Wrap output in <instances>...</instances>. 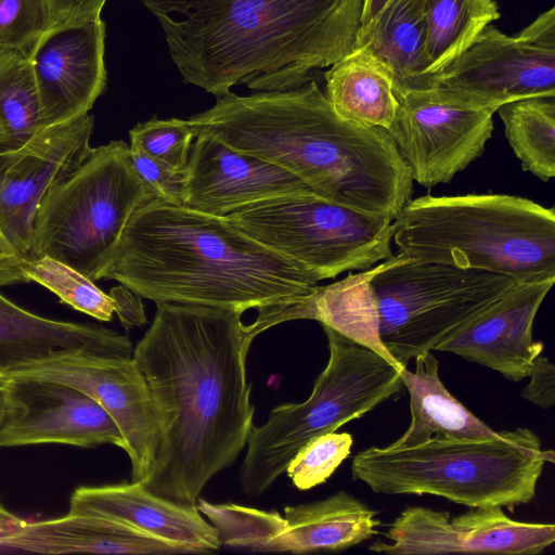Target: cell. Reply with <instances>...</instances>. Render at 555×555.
Here are the masks:
<instances>
[{
    "label": "cell",
    "mask_w": 555,
    "mask_h": 555,
    "mask_svg": "<svg viewBox=\"0 0 555 555\" xmlns=\"http://www.w3.org/2000/svg\"><path fill=\"white\" fill-rule=\"evenodd\" d=\"M132 351L153 399L158 449L141 483L196 505L207 482L231 466L254 426L246 378L250 341L241 313L159 302Z\"/></svg>",
    "instance_id": "cell-1"
},
{
    "label": "cell",
    "mask_w": 555,
    "mask_h": 555,
    "mask_svg": "<svg viewBox=\"0 0 555 555\" xmlns=\"http://www.w3.org/2000/svg\"><path fill=\"white\" fill-rule=\"evenodd\" d=\"M184 83L217 99L235 85L285 91L348 53L361 0H141Z\"/></svg>",
    "instance_id": "cell-2"
},
{
    "label": "cell",
    "mask_w": 555,
    "mask_h": 555,
    "mask_svg": "<svg viewBox=\"0 0 555 555\" xmlns=\"http://www.w3.org/2000/svg\"><path fill=\"white\" fill-rule=\"evenodd\" d=\"M104 279L155 304L241 314L296 302L318 285L307 269L256 241L227 216L158 197L133 212Z\"/></svg>",
    "instance_id": "cell-3"
},
{
    "label": "cell",
    "mask_w": 555,
    "mask_h": 555,
    "mask_svg": "<svg viewBox=\"0 0 555 555\" xmlns=\"http://www.w3.org/2000/svg\"><path fill=\"white\" fill-rule=\"evenodd\" d=\"M188 122L293 173L319 196L372 209L388 191L398 151L387 130L347 120L315 79L285 91L229 93Z\"/></svg>",
    "instance_id": "cell-4"
},
{
    "label": "cell",
    "mask_w": 555,
    "mask_h": 555,
    "mask_svg": "<svg viewBox=\"0 0 555 555\" xmlns=\"http://www.w3.org/2000/svg\"><path fill=\"white\" fill-rule=\"evenodd\" d=\"M400 253L504 274L516 283L555 279V210L509 194L424 195L393 219Z\"/></svg>",
    "instance_id": "cell-5"
},
{
    "label": "cell",
    "mask_w": 555,
    "mask_h": 555,
    "mask_svg": "<svg viewBox=\"0 0 555 555\" xmlns=\"http://www.w3.org/2000/svg\"><path fill=\"white\" fill-rule=\"evenodd\" d=\"M528 427L490 439L430 438L409 448L371 447L351 462L353 479L380 494H430L467 507L501 506L513 512L535 496L545 463Z\"/></svg>",
    "instance_id": "cell-6"
},
{
    "label": "cell",
    "mask_w": 555,
    "mask_h": 555,
    "mask_svg": "<svg viewBox=\"0 0 555 555\" xmlns=\"http://www.w3.org/2000/svg\"><path fill=\"white\" fill-rule=\"evenodd\" d=\"M328 361L301 403L274 408L261 426H253L238 473L242 490L258 496L286 469L310 439L364 416L380 403L400 396V366L377 352L322 325Z\"/></svg>",
    "instance_id": "cell-7"
},
{
    "label": "cell",
    "mask_w": 555,
    "mask_h": 555,
    "mask_svg": "<svg viewBox=\"0 0 555 555\" xmlns=\"http://www.w3.org/2000/svg\"><path fill=\"white\" fill-rule=\"evenodd\" d=\"M153 197L132 168L129 145L118 140L92 147L40 202L30 259L50 257L94 282L104 279L129 219Z\"/></svg>",
    "instance_id": "cell-8"
},
{
    "label": "cell",
    "mask_w": 555,
    "mask_h": 555,
    "mask_svg": "<svg viewBox=\"0 0 555 555\" xmlns=\"http://www.w3.org/2000/svg\"><path fill=\"white\" fill-rule=\"evenodd\" d=\"M515 283L504 274L417 260L399 251L371 281L380 339L392 359L406 366Z\"/></svg>",
    "instance_id": "cell-9"
},
{
    "label": "cell",
    "mask_w": 555,
    "mask_h": 555,
    "mask_svg": "<svg viewBox=\"0 0 555 555\" xmlns=\"http://www.w3.org/2000/svg\"><path fill=\"white\" fill-rule=\"evenodd\" d=\"M227 217L256 241L302 266L318 282L367 270L393 256L391 218L315 193L269 198Z\"/></svg>",
    "instance_id": "cell-10"
},
{
    "label": "cell",
    "mask_w": 555,
    "mask_h": 555,
    "mask_svg": "<svg viewBox=\"0 0 555 555\" xmlns=\"http://www.w3.org/2000/svg\"><path fill=\"white\" fill-rule=\"evenodd\" d=\"M444 95L476 107L555 96V8L516 36L487 25L470 47L435 77Z\"/></svg>",
    "instance_id": "cell-11"
},
{
    "label": "cell",
    "mask_w": 555,
    "mask_h": 555,
    "mask_svg": "<svg viewBox=\"0 0 555 555\" xmlns=\"http://www.w3.org/2000/svg\"><path fill=\"white\" fill-rule=\"evenodd\" d=\"M221 546L253 552L305 554L341 551L377 532L378 512L346 491L317 502L286 506L284 517L234 503L197 500Z\"/></svg>",
    "instance_id": "cell-12"
},
{
    "label": "cell",
    "mask_w": 555,
    "mask_h": 555,
    "mask_svg": "<svg viewBox=\"0 0 555 555\" xmlns=\"http://www.w3.org/2000/svg\"><path fill=\"white\" fill-rule=\"evenodd\" d=\"M397 96L400 106L387 131L413 181L426 189L448 183L482 155L495 109L464 104L435 88Z\"/></svg>",
    "instance_id": "cell-13"
},
{
    "label": "cell",
    "mask_w": 555,
    "mask_h": 555,
    "mask_svg": "<svg viewBox=\"0 0 555 555\" xmlns=\"http://www.w3.org/2000/svg\"><path fill=\"white\" fill-rule=\"evenodd\" d=\"M94 118L40 128L20 146L0 152V232L16 255H33L34 222L46 193L92 151Z\"/></svg>",
    "instance_id": "cell-14"
},
{
    "label": "cell",
    "mask_w": 555,
    "mask_h": 555,
    "mask_svg": "<svg viewBox=\"0 0 555 555\" xmlns=\"http://www.w3.org/2000/svg\"><path fill=\"white\" fill-rule=\"evenodd\" d=\"M369 550L388 555L449 553L541 554L555 541L553 524L519 521L501 506L469 507L455 517L424 506H410Z\"/></svg>",
    "instance_id": "cell-15"
},
{
    "label": "cell",
    "mask_w": 555,
    "mask_h": 555,
    "mask_svg": "<svg viewBox=\"0 0 555 555\" xmlns=\"http://www.w3.org/2000/svg\"><path fill=\"white\" fill-rule=\"evenodd\" d=\"M5 414L0 448L41 443L78 447L126 442L115 421L89 395L64 383L27 374L2 377Z\"/></svg>",
    "instance_id": "cell-16"
},
{
    "label": "cell",
    "mask_w": 555,
    "mask_h": 555,
    "mask_svg": "<svg viewBox=\"0 0 555 555\" xmlns=\"http://www.w3.org/2000/svg\"><path fill=\"white\" fill-rule=\"evenodd\" d=\"M14 374L64 383L98 401L121 431L131 462L132 481L141 482L146 478L158 449V427L149 384L132 357L73 354L40 362Z\"/></svg>",
    "instance_id": "cell-17"
},
{
    "label": "cell",
    "mask_w": 555,
    "mask_h": 555,
    "mask_svg": "<svg viewBox=\"0 0 555 555\" xmlns=\"http://www.w3.org/2000/svg\"><path fill=\"white\" fill-rule=\"evenodd\" d=\"M106 26L101 17L47 31L27 54L37 86L39 129L75 121L107 82Z\"/></svg>",
    "instance_id": "cell-18"
},
{
    "label": "cell",
    "mask_w": 555,
    "mask_h": 555,
    "mask_svg": "<svg viewBox=\"0 0 555 555\" xmlns=\"http://www.w3.org/2000/svg\"><path fill=\"white\" fill-rule=\"evenodd\" d=\"M555 279L515 283L435 348L489 367L518 383L544 350L534 340L535 315Z\"/></svg>",
    "instance_id": "cell-19"
},
{
    "label": "cell",
    "mask_w": 555,
    "mask_h": 555,
    "mask_svg": "<svg viewBox=\"0 0 555 555\" xmlns=\"http://www.w3.org/2000/svg\"><path fill=\"white\" fill-rule=\"evenodd\" d=\"M185 167L183 206L228 216L269 198L314 193L285 169L233 149L206 133L195 134Z\"/></svg>",
    "instance_id": "cell-20"
},
{
    "label": "cell",
    "mask_w": 555,
    "mask_h": 555,
    "mask_svg": "<svg viewBox=\"0 0 555 555\" xmlns=\"http://www.w3.org/2000/svg\"><path fill=\"white\" fill-rule=\"evenodd\" d=\"M68 514L122 522L177 546L184 554L221 547L216 528L202 517L196 505L159 496L138 481L77 488Z\"/></svg>",
    "instance_id": "cell-21"
},
{
    "label": "cell",
    "mask_w": 555,
    "mask_h": 555,
    "mask_svg": "<svg viewBox=\"0 0 555 555\" xmlns=\"http://www.w3.org/2000/svg\"><path fill=\"white\" fill-rule=\"evenodd\" d=\"M127 336L103 326L46 319L0 294V376L60 357L131 358Z\"/></svg>",
    "instance_id": "cell-22"
},
{
    "label": "cell",
    "mask_w": 555,
    "mask_h": 555,
    "mask_svg": "<svg viewBox=\"0 0 555 555\" xmlns=\"http://www.w3.org/2000/svg\"><path fill=\"white\" fill-rule=\"evenodd\" d=\"M384 263L328 285H317L312 294L296 302L258 312L255 322L246 325L249 338L286 321L315 320L398 364L380 339L378 305L371 285Z\"/></svg>",
    "instance_id": "cell-23"
},
{
    "label": "cell",
    "mask_w": 555,
    "mask_h": 555,
    "mask_svg": "<svg viewBox=\"0 0 555 555\" xmlns=\"http://www.w3.org/2000/svg\"><path fill=\"white\" fill-rule=\"evenodd\" d=\"M41 554H184L177 546L105 517L67 514L0 532V551Z\"/></svg>",
    "instance_id": "cell-24"
},
{
    "label": "cell",
    "mask_w": 555,
    "mask_h": 555,
    "mask_svg": "<svg viewBox=\"0 0 555 555\" xmlns=\"http://www.w3.org/2000/svg\"><path fill=\"white\" fill-rule=\"evenodd\" d=\"M415 359V370L400 369L410 396L411 422L390 448H409L430 438L490 439L499 436L446 388L439 377V363L431 351Z\"/></svg>",
    "instance_id": "cell-25"
},
{
    "label": "cell",
    "mask_w": 555,
    "mask_h": 555,
    "mask_svg": "<svg viewBox=\"0 0 555 555\" xmlns=\"http://www.w3.org/2000/svg\"><path fill=\"white\" fill-rule=\"evenodd\" d=\"M325 95L340 117L388 130L400 103L388 67L364 48H356L324 73Z\"/></svg>",
    "instance_id": "cell-26"
},
{
    "label": "cell",
    "mask_w": 555,
    "mask_h": 555,
    "mask_svg": "<svg viewBox=\"0 0 555 555\" xmlns=\"http://www.w3.org/2000/svg\"><path fill=\"white\" fill-rule=\"evenodd\" d=\"M426 0H389L367 31L356 40L382 61L393 78L396 94L433 88L425 60Z\"/></svg>",
    "instance_id": "cell-27"
},
{
    "label": "cell",
    "mask_w": 555,
    "mask_h": 555,
    "mask_svg": "<svg viewBox=\"0 0 555 555\" xmlns=\"http://www.w3.org/2000/svg\"><path fill=\"white\" fill-rule=\"evenodd\" d=\"M499 17L495 0H426L425 60L433 85Z\"/></svg>",
    "instance_id": "cell-28"
},
{
    "label": "cell",
    "mask_w": 555,
    "mask_h": 555,
    "mask_svg": "<svg viewBox=\"0 0 555 555\" xmlns=\"http://www.w3.org/2000/svg\"><path fill=\"white\" fill-rule=\"evenodd\" d=\"M521 167L541 179L555 176V96H533L501 105L496 112Z\"/></svg>",
    "instance_id": "cell-29"
},
{
    "label": "cell",
    "mask_w": 555,
    "mask_h": 555,
    "mask_svg": "<svg viewBox=\"0 0 555 555\" xmlns=\"http://www.w3.org/2000/svg\"><path fill=\"white\" fill-rule=\"evenodd\" d=\"M40 104L27 53L0 50V152L12 150L39 130Z\"/></svg>",
    "instance_id": "cell-30"
},
{
    "label": "cell",
    "mask_w": 555,
    "mask_h": 555,
    "mask_svg": "<svg viewBox=\"0 0 555 555\" xmlns=\"http://www.w3.org/2000/svg\"><path fill=\"white\" fill-rule=\"evenodd\" d=\"M24 270L30 281L53 294L62 302L100 321H111L117 304L111 294L100 289L76 269L52 259L38 257L25 261Z\"/></svg>",
    "instance_id": "cell-31"
},
{
    "label": "cell",
    "mask_w": 555,
    "mask_h": 555,
    "mask_svg": "<svg viewBox=\"0 0 555 555\" xmlns=\"http://www.w3.org/2000/svg\"><path fill=\"white\" fill-rule=\"evenodd\" d=\"M353 443L348 433L330 431L306 442L293 456L285 472L299 490L325 482L346 460Z\"/></svg>",
    "instance_id": "cell-32"
},
{
    "label": "cell",
    "mask_w": 555,
    "mask_h": 555,
    "mask_svg": "<svg viewBox=\"0 0 555 555\" xmlns=\"http://www.w3.org/2000/svg\"><path fill=\"white\" fill-rule=\"evenodd\" d=\"M130 149L140 150L176 169L184 170L194 139L188 120L153 118L137 124L130 131Z\"/></svg>",
    "instance_id": "cell-33"
},
{
    "label": "cell",
    "mask_w": 555,
    "mask_h": 555,
    "mask_svg": "<svg viewBox=\"0 0 555 555\" xmlns=\"http://www.w3.org/2000/svg\"><path fill=\"white\" fill-rule=\"evenodd\" d=\"M49 27L43 0H0V50L28 54Z\"/></svg>",
    "instance_id": "cell-34"
},
{
    "label": "cell",
    "mask_w": 555,
    "mask_h": 555,
    "mask_svg": "<svg viewBox=\"0 0 555 555\" xmlns=\"http://www.w3.org/2000/svg\"><path fill=\"white\" fill-rule=\"evenodd\" d=\"M129 158L135 175L155 197L183 205L185 170L176 169L158 158L130 147Z\"/></svg>",
    "instance_id": "cell-35"
},
{
    "label": "cell",
    "mask_w": 555,
    "mask_h": 555,
    "mask_svg": "<svg viewBox=\"0 0 555 555\" xmlns=\"http://www.w3.org/2000/svg\"><path fill=\"white\" fill-rule=\"evenodd\" d=\"M530 382L521 389L520 396L527 401L547 410L555 404V365L547 357L539 354L531 364Z\"/></svg>",
    "instance_id": "cell-36"
},
{
    "label": "cell",
    "mask_w": 555,
    "mask_h": 555,
    "mask_svg": "<svg viewBox=\"0 0 555 555\" xmlns=\"http://www.w3.org/2000/svg\"><path fill=\"white\" fill-rule=\"evenodd\" d=\"M48 13L49 30L101 17L106 0H43ZM48 30V31H49Z\"/></svg>",
    "instance_id": "cell-37"
},
{
    "label": "cell",
    "mask_w": 555,
    "mask_h": 555,
    "mask_svg": "<svg viewBox=\"0 0 555 555\" xmlns=\"http://www.w3.org/2000/svg\"><path fill=\"white\" fill-rule=\"evenodd\" d=\"M116 300V312L121 324L127 330L146 323L144 309L140 296L125 285L113 287L109 293Z\"/></svg>",
    "instance_id": "cell-38"
},
{
    "label": "cell",
    "mask_w": 555,
    "mask_h": 555,
    "mask_svg": "<svg viewBox=\"0 0 555 555\" xmlns=\"http://www.w3.org/2000/svg\"><path fill=\"white\" fill-rule=\"evenodd\" d=\"M24 263L0 232V286L29 282Z\"/></svg>",
    "instance_id": "cell-39"
},
{
    "label": "cell",
    "mask_w": 555,
    "mask_h": 555,
    "mask_svg": "<svg viewBox=\"0 0 555 555\" xmlns=\"http://www.w3.org/2000/svg\"><path fill=\"white\" fill-rule=\"evenodd\" d=\"M389 0H361L360 27L357 39L372 26Z\"/></svg>",
    "instance_id": "cell-40"
},
{
    "label": "cell",
    "mask_w": 555,
    "mask_h": 555,
    "mask_svg": "<svg viewBox=\"0 0 555 555\" xmlns=\"http://www.w3.org/2000/svg\"><path fill=\"white\" fill-rule=\"evenodd\" d=\"M23 520L5 509L0 503V532L17 527Z\"/></svg>",
    "instance_id": "cell-41"
},
{
    "label": "cell",
    "mask_w": 555,
    "mask_h": 555,
    "mask_svg": "<svg viewBox=\"0 0 555 555\" xmlns=\"http://www.w3.org/2000/svg\"><path fill=\"white\" fill-rule=\"evenodd\" d=\"M7 409L5 396L2 387V378L0 379V423L2 422Z\"/></svg>",
    "instance_id": "cell-42"
},
{
    "label": "cell",
    "mask_w": 555,
    "mask_h": 555,
    "mask_svg": "<svg viewBox=\"0 0 555 555\" xmlns=\"http://www.w3.org/2000/svg\"><path fill=\"white\" fill-rule=\"evenodd\" d=\"M1 144H2V131H1V128H0V149H1Z\"/></svg>",
    "instance_id": "cell-43"
},
{
    "label": "cell",
    "mask_w": 555,
    "mask_h": 555,
    "mask_svg": "<svg viewBox=\"0 0 555 555\" xmlns=\"http://www.w3.org/2000/svg\"><path fill=\"white\" fill-rule=\"evenodd\" d=\"M1 378H2V377L0 376V379H1Z\"/></svg>",
    "instance_id": "cell-44"
}]
</instances>
